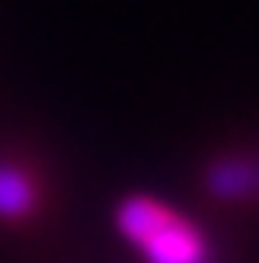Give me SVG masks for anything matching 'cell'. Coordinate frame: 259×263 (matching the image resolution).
I'll list each match as a JSON object with an SVG mask.
<instances>
[{
    "label": "cell",
    "mask_w": 259,
    "mask_h": 263,
    "mask_svg": "<svg viewBox=\"0 0 259 263\" xmlns=\"http://www.w3.org/2000/svg\"><path fill=\"white\" fill-rule=\"evenodd\" d=\"M35 182L28 172H21V165L0 162V218H28L35 207Z\"/></svg>",
    "instance_id": "obj_2"
},
{
    "label": "cell",
    "mask_w": 259,
    "mask_h": 263,
    "mask_svg": "<svg viewBox=\"0 0 259 263\" xmlns=\"http://www.w3.org/2000/svg\"><path fill=\"white\" fill-rule=\"evenodd\" d=\"M123 228L130 239L147 249L151 263H203V242L200 235L175 214L154 207L151 200H133L123 211Z\"/></svg>",
    "instance_id": "obj_1"
}]
</instances>
